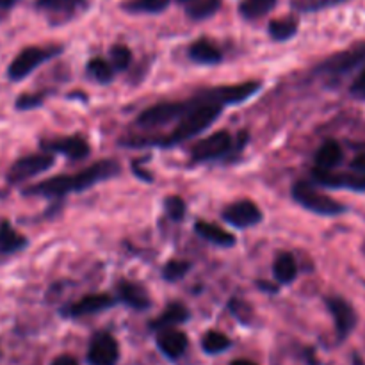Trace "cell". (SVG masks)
<instances>
[{
  "label": "cell",
  "instance_id": "7402d4cb",
  "mask_svg": "<svg viewBox=\"0 0 365 365\" xmlns=\"http://www.w3.org/2000/svg\"><path fill=\"white\" fill-rule=\"evenodd\" d=\"M342 159V150L339 143L326 141L315 153V166L317 170H333Z\"/></svg>",
  "mask_w": 365,
  "mask_h": 365
},
{
  "label": "cell",
  "instance_id": "6da1fadb",
  "mask_svg": "<svg viewBox=\"0 0 365 365\" xmlns=\"http://www.w3.org/2000/svg\"><path fill=\"white\" fill-rule=\"evenodd\" d=\"M119 171L118 163L114 160H102V163L93 164L87 170L80 171L77 175H61V177L48 178L34 187L27 189L26 195H40V196H62L66 192L84 191L91 187L97 182L105 180Z\"/></svg>",
  "mask_w": 365,
  "mask_h": 365
},
{
  "label": "cell",
  "instance_id": "5bb4252c",
  "mask_svg": "<svg viewBox=\"0 0 365 365\" xmlns=\"http://www.w3.org/2000/svg\"><path fill=\"white\" fill-rule=\"evenodd\" d=\"M114 303L111 296L107 294H89V296H84L82 300H79L77 303L70 305L62 310V314L70 315V317H80V315H91L97 314V312L105 310L111 305Z\"/></svg>",
  "mask_w": 365,
  "mask_h": 365
},
{
  "label": "cell",
  "instance_id": "4316f807",
  "mask_svg": "<svg viewBox=\"0 0 365 365\" xmlns=\"http://www.w3.org/2000/svg\"><path fill=\"white\" fill-rule=\"evenodd\" d=\"M202 346L203 349H205V353L217 354V353H223L224 349L230 347V339L219 332H209L205 333V337H203Z\"/></svg>",
  "mask_w": 365,
  "mask_h": 365
},
{
  "label": "cell",
  "instance_id": "4fadbf2b",
  "mask_svg": "<svg viewBox=\"0 0 365 365\" xmlns=\"http://www.w3.org/2000/svg\"><path fill=\"white\" fill-rule=\"evenodd\" d=\"M43 148L47 152H55L62 153V156L70 157L73 160H80L84 157L89 156V145H87L86 139L79 138V136H73V138H62L55 139V141L43 143Z\"/></svg>",
  "mask_w": 365,
  "mask_h": 365
},
{
  "label": "cell",
  "instance_id": "ab89813d",
  "mask_svg": "<svg viewBox=\"0 0 365 365\" xmlns=\"http://www.w3.org/2000/svg\"><path fill=\"white\" fill-rule=\"evenodd\" d=\"M231 365H257V364H254V361L250 360H235L231 361Z\"/></svg>",
  "mask_w": 365,
  "mask_h": 365
},
{
  "label": "cell",
  "instance_id": "9c48e42d",
  "mask_svg": "<svg viewBox=\"0 0 365 365\" xmlns=\"http://www.w3.org/2000/svg\"><path fill=\"white\" fill-rule=\"evenodd\" d=\"M230 148L231 136L228 132L219 131L216 134L209 136V138L202 139L198 145H195V148H192V159L200 160V163H203V160H212L224 156Z\"/></svg>",
  "mask_w": 365,
  "mask_h": 365
},
{
  "label": "cell",
  "instance_id": "484cf974",
  "mask_svg": "<svg viewBox=\"0 0 365 365\" xmlns=\"http://www.w3.org/2000/svg\"><path fill=\"white\" fill-rule=\"evenodd\" d=\"M168 4L170 0H131L124 8L131 13H160Z\"/></svg>",
  "mask_w": 365,
  "mask_h": 365
},
{
  "label": "cell",
  "instance_id": "d4e9b609",
  "mask_svg": "<svg viewBox=\"0 0 365 365\" xmlns=\"http://www.w3.org/2000/svg\"><path fill=\"white\" fill-rule=\"evenodd\" d=\"M219 6H221V0H192L187 8V13L191 18L203 20L212 16L214 13L219 9Z\"/></svg>",
  "mask_w": 365,
  "mask_h": 365
},
{
  "label": "cell",
  "instance_id": "836d02e7",
  "mask_svg": "<svg viewBox=\"0 0 365 365\" xmlns=\"http://www.w3.org/2000/svg\"><path fill=\"white\" fill-rule=\"evenodd\" d=\"M41 104H43V97L41 94H22L16 100V109H20V111H29V109L38 107Z\"/></svg>",
  "mask_w": 365,
  "mask_h": 365
},
{
  "label": "cell",
  "instance_id": "277c9868",
  "mask_svg": "<svg viewBox=\"0 0 365 365\" xmlns=\"http://www.w3.org/2000/svg\"><path fill=\"white\" fill-rule=\"evenodd\" d=\"M191 107L192 104H184V102H163L143 111L138 118V124L139 127H159L173 119L184 118Z\"/></svg>",
  "mask_w": 365,
  "mask_h": 365
},
{
  "label": "cell",
  "instance_id": "7a4b0ae2",
  "mask_svg": "<svg viewBox=\"0 0 365 365\" xmlns=\"http://www.w3.org/2000/svg\"><path fill=\"white\" fill-rule=\"evenodd\" d=\"M196 104H198L196 107H191L185 112L180 125L170 136L163 138V141H157V145L173 146L185 141V139L195 138L196 134H200L207 127H210L217 119V116L221 114V104H214V102H205V104L196 102Z\"/></svg>",
  "mask_w": 365,
  "mask_h": 365
},
{
  "label": "cell",
  "instance_id": "8fae6325",
  "mask_svg": "<svg viewBox=\"0 0 365 365\" xmlns=\"http://www.w3.org/2000/svg\"><path fill=\"white\" fill-rule=\"evenodd\" d=\"M223 217L227 223L234 224V227L248 228L261 223L262 212L254 202H250V200H241V202L228 207V209L223 212Z\"/></svg>",
  "mask_w": 365,
  "mask_h": 365
},
{
  "label": "cell",
  "instance_id": "f1b7e54d",
  "mask_svg": "<svg viewBox=\"0 0 365 365\" xmlns=\"http://www.w3.org/2000/svg\"><path fill=\"white\" fill-rule=\"evenodd\" d=\"M87 73L93 77L94 80L102 84H107L112 79V66L109 62H105L104 59H93V61L87 65Z\"/></svg>",
  "mask_w": 365,
  "mask_h": 365
},
{
  "label": "cell",
  "instance_id": "3957f363",
  "mask_svg": "<svg viewBox=\"0 0 365 365\" xmlns=\"http://www.w3.org/2000/svg\"><path fill=\"white\" fill-rule=\"evenodd\" d=\"M293 196L300 205H303L305 209L312 210L315 214H322V216H337V214L344 212V205H340L339 202H335L329 196L321 195V192L315 191L314 187H310L305 182H298L293 187Z\"/></svg>",
  "mask_w": 365,
  "mask_h": 365
},
{
  "label": "cell",
  "instance_id": "52a82bcc",
  "mask_svg": "<svg viewBox=\"0 0 365 365\" xmlns=\"http://www.w3.org/2000/svg\"><path fill=\"white\" fill-rule=\"evenodd\" d=\"M261 89V82H242V84H235V86H223V87H216V89L207 91L205 94H200L196 98V102H214V104H239V102L248 100L250 97H254L257 91Z\"/></svg>",
  "mask_w": 365,
  "mask_h": 365
},
{
  "label": "cell",
  "instance_id": "cb8c5ba5",
  "mask_svg": "<svg viewBox=\"0 0 365 365\" xmlns=\"http://www.w3.org/2000/svg\"><path fill=\"white\" fill-rule=\"evenodd\" d=\"M276 0H244L239 8L244 18H261L275 8Z\"/></svg>",
  "mask_w": 365,
  "mask_h": 365
},
{
  "label": "cell",
  "instance_id": "74e56055",
  "mask_svg": "<svg viewBox=\"0 0 365 365\" xmlns=\"http://www.w3.org/2000/svg\"><path fill=\"white\" fill-rule=\"evenodd\" d=\"M52 365H79V361H77V358L70 356V354H62V356L55 358Z\"/></svg>",
  "mask_w": 365,
  "mask_h": 365
},
{
  "label": "cell",
  "instance_id": "30bf717a",
  "mask_svg": "<svg viewBox=\"0 0 365 365\" xmlns=\"http://www.w3.org/2000/svg\"><path fill=\"white\" fill-rule=\"evenodd\" d=\"M365 61V45H358L353 47L351 50L340 52L335 54L333 58H329L328 61L322 62L319 66V72L333 73V75H344V73L351 72L353 68H356L358 65Z\"/></svg>",
  "mask_w": 365,
  "mask_h": 365
},
{
  "label": "cell",
  "instance_id": "d6a6232c",
  "mask_svg": "<svg viewBox=\"0 0 365 365\" xmlns=\"http://www.w3.org/2000/svg\"><path fill=\"white\" fill-rule=\"evenodd\" d=\"M164 207H166V214L173 221L184 219L185 216V202L180 198V196H170L164 202Z\"/></svg>",
  "mask_w": 365,
  "mask_h": 365
},
{
  "label": "cell",
  "instance_id": "2e32d148",
  "mask_svg": "<svg viewBox=\"0 0 365 365\" xmlns=\"http://www.w3.org/2000/svg\"><path fill=\"white\" fill-rule=\"evenodd\" d=\"M159 349L166 354L168 358L175 360V358L182 356L189 346V339L185 333L178 332V329H163V333L157 339Z\"/></svg>",
  "mask_w": 365,
  "mask_h": 365
},
{
  "label": "cell",
  "instance_id": "f35d334b",
  "mask_svg": "<svg viewBox=\"0 0 365 365\" xmlns=\"http://www.w3.org/2000/svg\"><path fill=\"white\" fill-rule=\"evenodd\" d=\"M18 0H0V8H11L13 4H16Z\"/></svg>",
  "mask_w": 365,
  "mask_h": 365
},
{
  "label": "cell",
  "instance_id": "5b68a950",
  "mask_svg": "<svg viewBox=\"0 0 365 365\" xmlns=\"http://www.w3.org/2000/svg\"><path fill=\"white\" fill-rule=\"evenodd\" d=\"M58 48H40V47H29L26 50L20 52L15 58V61L9 65V79L11 80H22L27 75L34 72L41 62H45L47 59H50L52 55H55Z\"/></svg>",
  "mask_w": 365,
  "mask_h": 365
},
{
  "label": "cell",
  "instance_id": "d6986e66",
  "mask_svg": "<svg viewBox=\"0 0 365 365\" xmlns=\"http://www.w3.org/2000/svg\"><path fill=\"white\" fill-rule=\"evenodd\" d=\"M27 246V239L15 230L8 221L0 223V254L9 255L23 250Z\"/></svg>",
  "mask_w": 365,
  "mask_h": 365
},
{
  "label": "cell",
  "instance_id": "8992f818",
  "mask_svg": "<svg viewBox=\"0 0 365 365\" xmlns=\"http://www.w3.org/2000/svg\"><path fill=\"white\" fill-rule=\"evenodd\" d=\"M52 164H54V156H50V152L22 157V159L16 160L11 166V170H9L8 182L9 184H20V182L23 180H29V178L50 170Z\"/></svg>",
  "mask_w": 365,
  "mask_h": 365
},
{
  "label": "cell",
  "instance_id": "7c38bea8",
  "mask_svg": "<svg viewBox=\"0 0 365 365\" xmlns=\"http://www.w3.org/2000/svg\"><path fill=\"white\" fill-rule=\"evenodd\" d=\"M326 305H328L329 312H332L333 319H335V326L340 339L349 335L351 329L356 325V314H354L353 307L346 300H342V298H328Z\"/></svg>",
  "mask_w": 365,
  "mask_h": 365
},
{
  "label": "cell",
  "instance_id": "603a6c76",
  "mask_svg": "<svg viewBox=\"0 0 365 365\" xmlns=\"http://www.w3.org/2000/svg\"><path fill=\"white\" fill-rule=\"evenodd\" d=\"M273 273H275L276 280L280 283H290L298 275V266L296 261L290 254H282L275 261V266H273Z\"/></svg>",
  "mask_w": 365,
  "mask_h": 365
},
{
  "label": "cell",
  "instance_id": "8d00e7d4",
  "mask_svg": "<svg viewBox=\"0 0 365 365\" xmlns=\"http://www.w3.org/2000/svg\"><path fill=\"white\" fill-rule=\"evenodd\" d=\"M351 168H353L354 171H360V173H365V152L360 153V156L354 157L353 163H351Z\"/></svg>",
  "mask_w": 365,
  "mask_h": 365
},
{
  "label": "cell",
  "instance_id": "e0dca14e",
  "mask_svg": "<svg viewBox=\"0 0 365 365\" xmlns=\"http://www.w3.org/2000/svg\"><path fill=\"white\" fill-rule=\"evenodd\" d=\"M195 230L196 234L202 235L205 241L212 242V244H217V246H234L235 244V237L227 231L224 228H221L219 224H214V223H207V221H198L195 224Z\"/></svg>",
  "mask_w": 365,
  "mask_h": 365
},
{
  "label": "cell",
  "instance_id": "ac0fdd59",
  "mask_svg": "<svg viewBox=\"0 0 365 365\" xmlns=\"http://www.w3.org/2000/svg\"><path fill=\"white\" fill-rule=\"evenodd\" d=\"M119 298L136 310H145L150 307V298L141 285L132 282H121L118 287Z\"/></svg>",
  "mask_w": 365,
  "mask_h": 365
},
{
  "label": "cell",
  "instance_id": "4dcf8cb0",
  "mask_svg": "<svg viewBox=\"0 0 365 365\" xmlns=\"http://www.w3.org/2000/svg\"><path fill=\"white\" fill-rule=\"evenodd\" d=\"M189 271V262L184 261H171L168 262L166 268H164L163 276L168 282H177V280L184 278V275H187Z\"/></svg>",
  "mask_w": 365,
  "mask_h": 365
},
{
  "label": "cell",
  "instance_id": "ba28073f",
  "mask_svg": "<svg viewBox=\"0 0 365 365\" xmlns=\"http://www.w3.org/2000/svg\"><path fill=\"white\" fill-rule=\"evenodd\" d=\"M119 358L118 342L109 333H100L93 339L87 353L91 365H116Z\"/></svg>",
  "mask_w": 365,
  "mask_h": 365
},
{
  "label": "cell",
  "instance_id": "1f68e13d",
  "mask_svg": "<svg viewBox=\"0 0 365 365\" xmlns=\"http://www.w3.org/2000/svg\"><path fill=\"white\" fill-rule=\"evenodd\" d=\"M82 0H38V8L47 11H70L77 8Z\"/></svg>",
  "mask_w": 365,
  "mask_h": 365
},
{
  "label": "cell",
  "instance_id": "9a60e30c",
  "mask_svg": "<svg viewBox=\"0 0 365 365\" xmlns=\"http://www.w3.org/2000/svg\"><path fill=\"white\" fill-rule=\"evenodd\" d=\"M314 180L317 184L326 185V187H346L356 189V191H365V177H356V175H337L332 173V170H317L315 168L312 173Z\"/></svg>",
  "mask_w": 365,
  "mask_h": 365
},
{
  "label": "cell",
  "instance_id": "60d3db41",
  "mask_svg": "<svg viewBox=\"0 0 365 365\" xmlns=\"http://www.w3.org/2000/svg\"><path fill=\"white\" fill-rule=\"evenodd\" d=\"M180 2H192V0H180Z\"/></svg>",
  "mask_w": 365,
  "mask_h": 365
},
{
  "label": "cell",
  "instance_id": "83f0119b",
  "mask_svg": "<svg viewBox=\"0 0 365 365\" xmlns=\"http://www.w3.org/2000/svg\"><path fill=\"white\" fill-rule=\"evenodd\" d=\"M296 29L298 26L293 20H275V22H271V26H269V34H271L276 41H285L296 34Z\"/></svg>",
  "mask_w": 365,
  "mask_h": 365
},
{
  "label": "cell",
  "instance_id": "ffe728a7",
  "mask_svg": "<svg viewBox=\"0 0 365 365\" xmlns=\"http://www.w3.org/2000/svg\"><path fill=\"white\" fill-rule=\"evenodd\" d=\"M189 58L192 61L200 62V65H216V62L221 61L223 54H221L219 48L214 43L207 40H198L191 45L189 48Z\"/></svg>",
  "mask_w": 365,
  "mask_h": 365
},
{
  "label": "cell",
  "instance_id": "d590c367",
  "mask_svg": "<svg viewBox=\"0 0 365 365\" xmlns=\"http://www.w3.org/2000/svg\"><path fill=\"white\" fill-rule=\"evenodd\" d=\"M351 93L358 98H365V70L354 79L353 86H351Z\"/></svg>",
  "mask_w": 365,
  "mask_h": 365
},
{
  "label": "cell",
  "instance_id": "e575fe53",
  "mask_svg": "<svg viewBox=\"0 0 365 365\" xmlns=\"http://www.w3.org/2000/svg\"><path fill=\"white\" fill-rule=\"evenodd\" d=\"M230 308H231V312H234V314L237 315V319H241V321L248 322V315L251 314V310L246 307V305L241 303V301H235L234 300L230 303Z\"/></svg>",
  "mask_w": 365,
  "mask_h": 365
},
{
  "label": "cell",
  "instance_id": "f546056e",
  "mask_svg": "<svg viewBox=\"0 0 365 365\" xmlns=\"http://www.w3.org/2000/svg\"><path fill=\"white\" fill-rule=\"evenodd\" d=\"M132 61V52L125 45H116L111 48V66L118 72H124L129 68Z\"/></svg>",
  "mask_w": 365,
  "mask_h": 365
},
{
  "label": "cell",
  "instance_id": "44dd1931",
  "mask_svg": "<svg viewBox=\"0 0 365 365\" xmlns=\"http://www.w3.org/2000/svg\"><path fill=\"white\" fill-rule=\"evenodd\" d=\"M189 319V310L180 303H171L168 305V308L164 310V314L159 319L152 322L153 329H168L170 326L180 325V322L187 321Z\"/></svg>",
  "mask_w": 365,
  "mask_h": 365
}]
</instances>
